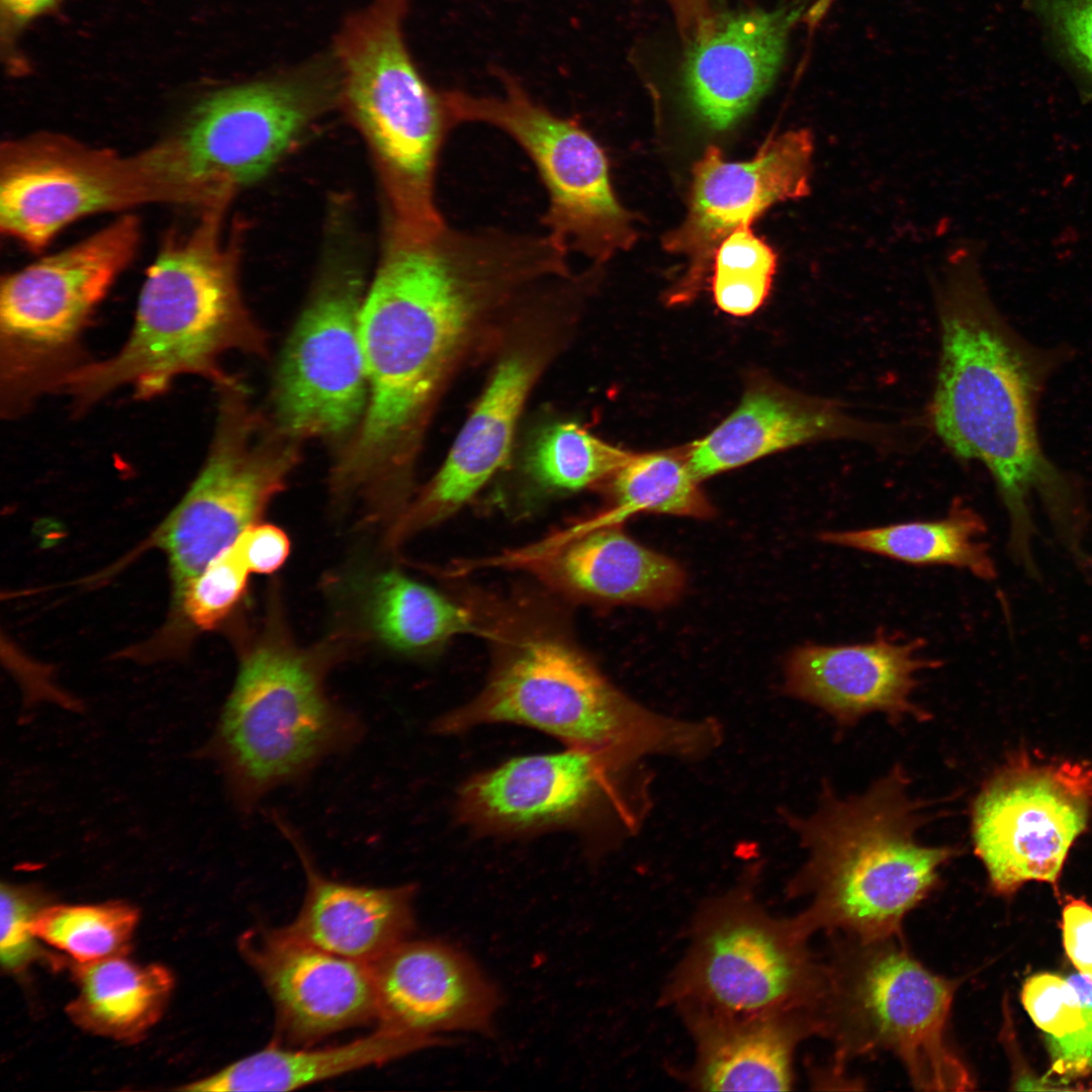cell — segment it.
Masks as SVG:
<instances>
[{"instance_id": "6da1fadb", "label": "cell", "mask_w": 1092, "mask_h": 1092, "mask_svg": "<svg viewBox=\"0 0 1092 1092\" xmlns=\"http://www.w3.org/2000/svg\"><path fill=\"white\" fill-rule=\"evenodd\" d=\"M564 269L545 235L447 223L426 237L388 233L359 316L368 403L332 466L334 496L362 498L383 516L403 510L449 385L506 345L554 293Z\"/></svg>"}, {"instance_id": "7a4b0ae2", "label": "cell", "mask_w": 1092, "mask_h": 1092, "mask_svg": "<svg viewBox=\"0 0 1092 1092\" xmlns=\"http://www.w3.org/2000/svg\"><path fill=\"white\" fill-rule=\"evenodd\" d=\"M980 253L978 243L957 248L936 283L941 348L930 425L956 457L989 471L1008 515L1011 554L1026 565L1033 561L1034 497L1063 544L1084 534L1081 495L1046 457L1037 431L1039 397L1064 354L1031 344L1005 321Z\"/></svg>"}, {"instance_id": "3957f363", "label": "cell", "mask_w": 1092, "mask_h": 1092, "mask_svg": "<svg viewBox=\"0 0 1092 1092\" xmlns=\"http://www.w3.org/2000/svg\"><path fill=\"white\" fill-rule=\"evenodd\" d=\"M469 597L480 637L488 643L490 669L477 696L435 722L437 733L516 723L619 764L651 756L694 761L721 746L718 720L667 716L617 688L580 646L566 612L550 596L470 589Z\"/></svg>"}, {"instance_id": "277c9868", "label": "cell", "mask_w": 1092, "mask_h": 1092, "mask_svg": "<svg viewBox=\"0 0 1092 1092\" xmlns=\"http://www.w3.org/2000/svg\"><path fill=\"white\" fill-rule=\"evenodd\" d=\"M909 787L896 764L864 793L839 798L826 785L810 815L783 811L806 851L788 891L809 900L795 916L808 935L826 930L860 941L897 938L905 915L937 885L939 870L958 849L919 841L928 815Z\"/></svg>"}, {"instance_id": "5b68a950", "label": "cell", "mask_w": 1092, "mask_h": 1092, "mask_svg": "<svg viewBox=\"0 0 1092 1092\" xmlns=\"http://www.w3.org/2000/svg\"><path fill=\"white\" fill-rule=\"evenodd\" d=\"M226 205L206 208L186 236L170 238L148 270L125 343L112 357L81 364L62 382L79 408L118 388L138 399L197 375L217 386L232 380L221 359L240 352L266 356L268 338L245 305L238 282L236 241L226 243Z\"/></svg>"}, {"instance_id": "8992f818", "label": "cell", "mask_w": 1092, "mask_h": 1092, "mask_svg": "<svg viewBox=\"0 0 1092 1092\" xmlns=\"http://www.w3.org/2000/svg\"><path fill=\"white\" fill-rule=\"evenodd\" d=\"M328 663L273 634L243 654L213 732L197 751L218 768L242 813L364 736L357 714L327 693Z\"/></svg>"}, {"instance_id": "52a82bcc", "label": "cell", "mask_w": 1092, "mask_h": 1092, "mask_svg": "<svg viewBox=\"0 0 1092 1092\" xmlns=\"http://www.w3.org/2000/svg\"><path fill=\"white\" fill-rule=\"evenodd\" d=\"M759 869L749 864L735 886L701 906L663 1003L681 1017H803L819 1034L825 964L811 953L810 935L795 917H777L760 904Z\"/></svg>"}, {"instance_id": "ba28073f", "label": "cell", "mask_w": 1092, "mask_h": 1092, "mask_svg": "<svg viewBox=\"0 0 1092 1092\" xmlns=\"http://www.w3.org/2000/svg\"><path fill=\"white\" fill-rule=\"evenodd\" d=\"M825 966L820 1034L833 1041L840 1065L887 1051L918 1090L973 1089V1077L946 1033L960 980L932 973L895 938L843 936Z\"/></svg>"}, {"instance_id": "9c48e42d", "label": "cell", "mask_w": 1092, "mask_h": 1092, "mask_svg": "<svg viewBox=\"0 0 1092 1092\" xmlns=\"http://www.w3.org/2000/svg\"><path fill=\"white\" fill-rule=\"evenodd\" d=\"M140 223L125 214L83 241L4 277L0 289L1 410L24 412L76 369L81 335L132 260Z\"/></svg>"}, {"instance_id": "30bf717a", "label": "cell", "mask_w": 1092, "mask_h": 1092, "mask_svg": "<svg viewBox=\"0 0 1092 1092\" xmlns=\"http://www.w3.org/2000/svg\"><path fill=\"white\" fill-rule=\"evenodd\" d=\"M494 73L499 94L444 90L454 124L490 125L525 152L548 196L542 222L558 246L599 266L628 250L636 233L613 190L602 147L576 120L537 102L513 75L500 69Z\"/></svg>"}, {"instance_id": "8fae6325", "label": "cell", "mask_w": 1092, "mask_h": 1092, "mask_svg": "<svg viewBox=\"0 0 1092 1092\" xmlns=\"http://www.w3.org/2000/svg\"><path fill=\"white\" fill-rule=\"evenodd\" d=\"M215 389L217 414L207 457L159 533L178 593L258 523L301 455L302 442L256 407L240 379Z\"/></svg>"}, {"instance_id": "7c38bea8", "label": "cell", "mask_w": 1092, "mask_h": 1092, "mask_svg": "<svg viewBox=\"0 0 1092 1092\" xmlns=\"http://www.w3.org/2000/svg\"><path fill=\"white\" fill-rule=\"evenodd\" d=\"M340 97L336 61L228 87L199 101L165 142L177 173L205 207L226 205L287 152L307 124Z\"/></svg>"}, {"instance_id": "4fadbf2b", "label": "cell", "mask_w": 1092, "mask_h": 1092, "mask_svg": "<svg viewBox=\"0 0 1092 1092\" xmlns=\"http://www.w3.org/2000/svg\"><path fill=\"white\" fill-rule=\"evenodd\" d=\"M359 269L348 260L325 268L282 350L269 416L290 437L342 446L368 403L359 316Z\"/></svg>"}, {"instance_id": "5bb4252c", "label": "cell", "mask_w": 1092, "mask_h": 1092, "mask_svg": "<svg viewBox=\"0 0 1092 1092\" xmlns=\"http://www.w3.org/2000/svg\"><path fill=\"white\" fill-rule=\"evenodd\" d=\"M1091 816L1090 763L1013 755L982 786L971 811L974 849L992 889L1011 895L1033 881L1056 887Z\"/></svg>"}, {"instance_id": "9a60e30c", "label": "cell", "mask_w": 1092, "mask_h": 1092, "mask_svg": "<svg viewBox=\"0 0 1092 1092\" xmlns=\"http://www.w3.org/2000/svg\"><path fill=\"white\" fill-rule=\"evenodd\" d=\"M0 170L1 231L32 251L93 212L180 200L152 150L126 159L41 135L3 146Z\"/></svg>"}, {"instance_id": "2e32d148", "label": "cell", "mask_w": 1092, "mask_h": 1092, "mask_svg": "<svg viewBox=\"0 0 1092 1092\" xmlns=\"http://www.w3.org/2000/svg\"><path fill=\"white\" fill-rule=\"evenodd\" d=\"M650 805L643 762L623 765L568 748L511 759L460 789L461 821L481 833L516 834L581 821L609 811L632 833Z\"/></svg>"}, {"instance_id": "e0dca14e", "label": "cell", "mask_w": 1092, "mask_h": 1092, "mask_svg": "<svg viewBox=\"0 0 1092 1092\" xmlns=\"http://www.w3.org/2000/svg\"><path fill=\"white\" fill-rule=\"evenodd\" d=\"M569 324L552 309L520 324L443 465L391 524L389 545L395 547L453 516L503 466L525 401Z\"/></svg>"}, {"instance_id": "ac0fdd59", "label": "cell", "mask_w": 1092, "mask_h": 1092, "mask_svg": "<svg viewBox=\"0 0 1092 1092\" xmlns=\"http://www.w3.org/2000/svg\"><path fill=\"white\" fill-rule=\"evenodd\" d=\"M340 101L367 143L389 210L388 231L423 237L447 222L435 199L438 160L455 126L444 90L419 71L387 69L346 84Z\"/></svg>"}, {"instance_id": "d6986e66", "label": "cell", "mask_w": 1092, "mask_h": 1092, "mask_svg": "<svg viewBox=\"0 0 1092 1092\" xmlns=\"http://www.w3.org/2000/svg\"><path fill=\"white\" fill-rule=\"evenodd\" d=\"M813 153L814 138L806 128L784 132L745 162L726 161L714 146L706 149L693 170L687 216L663 239L666 251L690 259L679 296L696 288L730 233L778 202L810 194Z\"/></svg>"}, {"instance_id": "ffe728a7", "label": "cell", "mask_w": 1092, "mask_h": 1092, "mask_svg": "<svg viewBox=\"0 0 1092 1092\" xmlns=\"http://www.w3.org/2000/svg\"><path fill=\"white\" fill-rule=\"evenodd\" d=\"M493 567L524 571L557 599L595 606L662 608L681 596L687 581L673 559L638 543L620 525L461 561L465 573Z\"/></svg>"}, {"instance_id": "44dd1931", "label": "cell", "mask_w": 1092, "mask_h": 1092, "mask_svg": "<svg viewBox=\"0 0 1092 1092\" xmlns=\"http://www.w3.org/2000/svg\"><path fill=\"white\" fill-rule=\"evenodd\" d=\"M810 0L772 10L711 13L689 36L678 70L684 99L706 127L733 126L757 103L785 62Z\"/></svg>"}, {"instance_id": "7402d4cb", "label": "cell", "mask_w": 1092, "mask_h": 1092, "mask_svg": "<svg viewBox=\"0 0 1092 1092\" xmlns=\"http://www.w3.org/2000/svg\"><path fill=\"white\" fill-rule=\"evenodd\" d=\"M240 946L272 999L286 1040L313 1042L377 1018L369 964L306 944L282 929L249 932Z\"/></svg>"}, {"instance_id": "603a6c76", "label": "cell", "mask_w": 1092, "mask_h": 1092, "mask_svg": "<svg viewBox=\"0 0 1092 1092\" xmlns=\"http://www.w3.org/2000/svg\"><path fill=\"white\" fill-rule=\"evenodd\" d=\"M369 966L382 1027L436 1038L483 1031L499 1003L474 962L441 941L406 938Z\"/></svg>"}, {"instance_id": "cb8c5ba5", "label": "cell", "mask_w": 1092, "mask_h": 1092, "mask_svg": "<svg viewBox=\"0 0 1092 1092\" xmlns=\"http://www.w3.org/2000/svg\"><path fill=\"white\" fill-rule=\"evenodd\" d=\"M922 640L899 641L885 636L864 643L795 648L785 664V693L820 708L840 725H851L872 713L891 720L929 715L912 702L923 669L940 665L921 655Z\"/></svg>"}, {"instance_id": "d4e9b609", "label": "cell", "mask_w": 1092, "mask_h": 1092, "mask_svg": "<svg viewBox=\"0 0 1092 1092\" xmlns=\"http://www.w3.org/2000/svg\"><path fill=\"white\" fill-rule=\"evenodd\" d=\"M896 437L894 429L857 419L834 400L758 380L730 416L691 447L687 462L701 481L810 442L848 439L883 444Z\"/></svg>"}, {"instance_id": "484cf974", "label": "cell", "mask_w": 1092, "mask_h": 1092, "mask_svg": "<svg viewBox=\"0 0 1092 1092\" xmlns=\"http://www.w3.org/2000/svg\"><path fill=\"white\" fill-rule=\"evenodd\" d=\"M271 817L293 846L306 878L299 912L282 928L287 935L367 964L408 938L414 925L413 886L368 887L330 879L314 866L298 831L275 811Z\"/></svg>"}, {"instance_id": "4316f807", "label": "cell", "mask_w": 1092, "mask_h": 1092, "mask_svg": "<svg viewBox=\"0 0 1092 1092\" xmlns=\"http://www.w3.org/2000/svg\"><path fill=\"white\" fill-rule=\"evenodd\" d=\"M681 1018L695 1044L688 1083L704 1091L791 1090L796 1046L817 1034L797 1016Z\"/></svg>"}, {"instance_id": "83f0119b", "label": "cell", "mask_w": 1092, "mask_h": 1092, "mask_svg": "<svg viewBox=\"0 0 1092 1092\" xmlns=\"http://www.w3.org/2000/svg\"><path fill=\"white\" fill-rule=\"evenodd\" d=\"M439 1042L436 1037L379 1026L366 1036L335 1046L295 1051L273 1043L180 1090L290 1091L381 1066Z\"/></svg>"}, {"instance_id": "f1b7e54d", "label": "cell", "mask_w": 1092, "mask_h": 1092, "mask_svg": "<svg viewBox=\"0 0 1092 1092\" xmlns=\"http://www.w3.org/2000/svg\"><path fill=\"white\" fill-rule=\"evenodd\" d=\"M362 613L367 627L382 644L408 655L437 652L463 634H481L472 604L449 597L403 573L388 569L363 581Z\"/></svg>"}, {"instance_id": "f546056e", "label": "cell", "mask_w": 1092, "mask_h": 1092, "mask_svg": "<svg viewBox=\"0 0 1092 1092\" xmlns=\"http://www.w3.org/2000/svg\"><path fill=\"white\" fill-rule=\"evenodd\" d=\"M76 997L66 1012L80 1028L117 1041L141 1040L162 1017L174 981L161 965L122 957L79 963Z\"/></svg>"}, {"instance_id": "4dcf8cb0", "label": "cell", "mask_w": 1092, "mask_h": 1092, "mask_svg": "<svg viewBox=\"0 0 1092 1092\" xmlns=\"http://www.w3.org/2000/svg\"><path fill=\"white\" fill-rule=\"evenodd\" d=\"M985 533L980 515L956 500L941 519L826 531L821 540L907 564L958 567L988 580L995 577L996 570Z\"/></svg>"}, {"instance_id": "1f68e13d", "label": "cell", "mask_w": 1092, "mask_h": 1092, "mask_svg": "<svg viewBox=\"0 0 1092 1092\" xmlns=\"http://www.w3.org/2000/svg\"><path fill=\"white\" fill-rule=\"evenodd\" d=\"M612 506L556 531L567 538L587 530L620 525L636 513L709 519L715 509L692 475L687 458L671 453L632 455L610 478Z\"/></svg>"}, {"instance_id": "d6a6232c", "label": "cell", "mask_w": 1092, "mask_h": 1092, "mask_svg": "<svg viewBox=\"0 0 1092 1092\" xmlns=\"http://www.w3.org/2000/svg\"><path fill=\"white\" fill-rule=\"evenodd\" d=\"M575 423L547 429L534 445L526 473L532 496L578 491L609 479L632 456Z\"/></svg>"}, {"instance_id": "836d02e7", "label": "cell", "mask_w": 1092, "mask_h": 1092, "mask_svg": "<svg viewBox=\"0 0 1092 1092\" xmlns=\"http://www.w3.org/2000/svg\"><path fill=\"white\" fill-rule=\"evenodd\" d=\"M139 921L135 907L121 902L53 905L38 910L32 933L78 963L126 956Z\"/></svg>"}, {"instance_id": "e575fe53", "label": "cell", "mask_w": 1092, "mask_h": 1092, "mask_svg": "<svg viewBox=\"0 0 1092 1092\" xmlns=\"http://www.w3.org/2000/svg\"><path fill=\"white\" fill-rule=\"evenodd\" d=\"M775 251L743 224L719 244L713 258L715 302L733 315L754 312L769 293L777 269Z\"/></svg>"}, {"instance_id": "d590c367", "label": "cell", "mask_w": 1092, "mask_h": 1092, "mask_svg": "<svg viewBox=\"0 0 1092 1092\" xmlns=\"http://www.w3.org/2000/svg\"><path fill=\"white\" fill-rule=\"evenodd\" d=\"M249 572L234 543L179 592L187 617L201 629L216 627L243 599Z\"/></svg>"}, {"instance_id": "8d00e7d4", "label": "cell", "mask_w": 1092, "mask_h": 1092, "mask_svg": "<svg viewBox=\"0 0 1092 1092\" xmlns=\"http://www.w3.org/2000/svg\"><path fill=\"white\" fill-rule=\"evenodd\" d=\"M1032 6L1092 100V0H1032Z\"/></svg>"}, {"instance_id": "74e56055", "label": "cell", "mask_w": 1092, "mask_h": 1092, "mask_svg": "<svg viewBox=\"0 0 1092 1092\" xmlns=\"http://www.w3.org/2000/svg\"><path fill=\"white\" fill-rule=\"evenodd\" d=\"M1021 1000L1045 1036H1066L1083 1024L1082 1003L1068 978L1053 973L1034 974L1025 980Z\"/></svg>"}, {"instance_id": "f35d334b", "label": "cell", "mask_w": 1092, "mask_h": 1092, "mask_svg": "<svg viewBox=\"0 0 1092 1092\" xmlns=\"http://www.w3.org/2000/svg\"><path fill=\"white\" fill-rule=\"evenodd\" d=\"M1 935L0 954L3 966L16 969L33 953L32 922L34 892L25 887L2 883L0 895Z\"/></svg>"}, {"instance_id": "ab89813d", "label": "cell", "mask_w": 1092, "mask_h": 1092, "mask_svg": "<svg viewBox=\"0 0 1092 1092\" xmlns=\"http://www.w3.org/2000/svg\"><path fill=\"white\" fill-rule=\"evenodd\" d=\"M1076 988L1083 1008V1024L1062 1037L1045 1036L1052 1071L1069 1078L1092 1072V978L1083 974L1068 977Z\"/></svg>"}, {"instance_id": "60d3db41", "label": "cell", "mask_w": 1092, "mask_h": 1092, "mask_svg": "<svg viewBox=\"0 0 1092 1092\" xmlns=\"http://www.w3.org/2000/svg\"><path fill=\"white\" fill-rule=\"evenodd\" d=\"M61 0H0L1 56L9 73L19 75L27 63L19 53L18 41L37 18L54 11Z\"/></svg>"}, {"instance_id": "b9f144b4", "label": "cell", "mask_w": 1092, "mask_h": 1092, "mask_svg": "<svg viewBox=\"0 0 1092 1092\" xmlns=\"http://www.w3.org/2000/svg\"><path fill=\"white\" fill-rule=\"evenodd\" d=\"M250 572L269 574L287 559L290 540L285 532L271 524H254L235 541Z\"/></svg>"}, {"instance_id": "7bdbcfd3", "label": "cell", "mask_w": 1092, "mask_h": 1092, "mask_svg": "<svg viewBox=\"0 0 1092 1092\" xmlns=\"http://www.w3.org/2000/svg\"><path fill=\"white\" fill-rule=\"evenodd\" d=\"M1061 927L1068 958L1080 974L1092 978V906L1067 897Z\"/></svg>"}, {"instance_id": "ee69618b", "label": "cell", "mask_w": 1092, "mask_h": 1092, "mask_svg": "<svg viewBox=\"0 0 1092 1092\" xmlns=\"http://www.w3.org/2000/svg\"><path fill=\"white\" fill-rule=\"evenodd\" d=\"M671 7L681 34L686 38L711 13L710 0H665Z\"/></svg>"}]
</instances>
